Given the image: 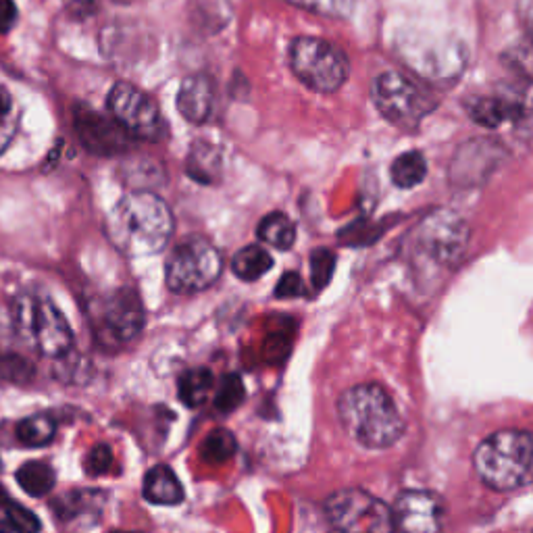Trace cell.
Listing matches in <instances>:
<instances>
[{
    "label": "cell",
    "instance_id": "1",
    "mask_svg": "<svg viewBox=\"0 0 533 533\" xmlns=\"http://www.w3.org/2000/svg\"><path fill=\"white\" fill-rule=\"evenodd\" d=\"M167 202L146 190L125 194L107 217L109 240L128 257L157 255L173 236Z\"/></svg>",
    "mask_w": 533,
    "mask_h": 533
},
{
    "label": "cell",
    "instance_id": "2",
    "mask_svg": "<svg viewBox=\"0 0 533 533\" xmlns=\"http://www.w3.org/2000/svg\"><path fill=\"white\" fill-rule=\"evenodd\" d=\"M338 417L346 434L363 448H390L404 434V419L394 400L377 384L346 390L338 400Z\"/></svg>",
    "mask_w": 533,
    "mask_h": 533
},
{
    "label": "cell",
    "instance_id": "3",
    "mask_svg": "<svg viewBox=\"0 0 533 533\" xmlns=\"http://www.w3.org/2000/svg\"><path fill=\"white\" fill-rule=\"evenodd\" d=\"M475 471L496 492H513L533 484V431L504 429L479 444Z\"/></svg>",
    "mask_w": 533,
    "mask_h": 533
},
{
    "label": "cell",
    "instance_id": "4",
    "mask_svg": "<svg viewBox=\"0 0 533 533\" xmlns=\"http://www.w3.org/2000/svg\"><path fill=\"white\" fill-rule=\"evenodd\" d=\"M17 334L48 359H61L73 346V332L65 315L46 296L23 292L13 300Z\"/></svg>",
    "mask_w": 533,
    "mask_h": 533
},
{
    "label": "cell",
    "instance_id": "5",
    "mask_svg": "<svg viewBox=\"0 0 533 533\" xmlns=\"http://www.w3.org/2000/svg\"><path fill=\"white\" fill-rule=\"evenodd\" d=\"M371 98L377 111L402 130L417 128L438 105L434 94L400 71L379 73L371 84Z\"/></svg>",
    "mask_w": 533,
    "mask_h": 533
},
{
    "label": "cell",
    "instance_id": "6",
    "mask_svg": "<svg viewBox=\"0 0 533 533\" xmlns=\"http://www.w3.org/2000/svg\"><path fill=\"white\" fill-rule=\"evenodd\" d=\"M290 67L304 86L321 94L340 90L350 71L342 48L313 36H302L292 42Z\"/></svg>",
    "mask_w": 533,
    "mask_h": 533
},
{
    "label": "cell",
    "instance_id": "7",
    "mask_svg": "<svg viewBox=\"0 0 533 533\" xmlns=\"http://www.w3.org/2000/svg\"><path fill=\"white\" fill-rule=\"evenodd\" d=\"M396 50L406 67H411L423 80L450 82L459 78L467 65L465 46L452 38L411 32L398 38Z\"/></svg>",
    "mask_w": 533,
    "mask_h": 533
},
{
    "label": "cell",
    "instance_id": "8",
    "mask_svg": "<svg viewBox=\"0 0 533 533\" xmlns=\"http://www.w3.org/2000/svg\"><path fill=\"white\" fill-rule=\"evenodd\" d=\"M223 271L219 250L202 236L186 238L167 259L165 279L171 292L196 294L211 288Z\"/></svg>",
    "mask_w": 533,
    "mask_h": 533
},
{
    "label": "cell",
    "instance_id": "9",
    "mask_svg": "<svg viewBox=\"0 0 533 533\" xmlns=\"http://www.w3.org/2000/svg\"><path fill=\"white\" fill-rule=\"evenodd\" d=\"M325 515L342 533H394V513L365 490H340L325 500Z\"/></svg>",
    "mask_w": 533,
    "mask_h": 533
},
{
    "label": "cell",
    "instance_id": "10",
    "mask_svg": "<svg viewBox=\"0 0 533 533\" xmlns=\"http://www.w3.org/2000/svg\"><path fill=\"white\" fill-rule=\"evenodd\" d=\"M469 227L454 211L429 213L417 230V252L436 267H454L467 250Z\"/></svg>",
    "mask_w": 533,
    "mask_h": 533
},
{
    "label": "cell",
    "instance_id": "11",
    "mask_svg": "<svg viewBox=\"0 0 533 533\" xmlns=\"http://www.w3.org/2000/svg\"><path fill=\"white\" fill-rule=\"evenodd\" d=\"M107 107L111 111V117L134 140L159 142L167 134L165 119L155 100L128 82H117L111 88Z\"/></svg>",
    "mask_w": 533,
    "mask_h": 533
},
{
    "label": "cell",
    "instance_id": "12",
    "mask_svg": "<svg viewBox=\"0 0 533 533\" xmlns=\"http://www.w3.org/2000/svg\"><path fill=\"white\" fill-rule=\"evenodd\" d=\"M73 130L84 148L96 157L125 155L134 142V138L113 117L98 113L84 103L73 107Z\"/></svg>",
    "mask_w": 533,
    "mask_h": 533
},
{
    "label": "cell",
    "instance_id": "13",
    "mask_svg": "<svg viewBox=\"0 0 533 533\" xmlns=\"http://www.w3.org/2000/svg\"><path fill=\"white\" fill-rule=\"evenodd\" d=\"M98 338L105 344H128L144 327V309L138 294L130 288L113 292L98 311Z\"/></svg>",
    "mask_w": 533,
    "mask_h": 533
},
{
    "label": "cell",
    "instance_id": "14",
    "mask_svg": "<svg viewBox=\"0 0 533 533\" xmlns=\"http://www.w3.org/2000/svg\"><path fill=\"white\" fill-rule=\"evenodd\" d=\"M465 107L469 117L484 128H498L504 121L521 123L533 115V82L504 88L492 96H475Z\"/></svg>",
    "mask_w": 533,
    "mask_h": 533
},
{
    "label": "cell",
    "instance_id": "15",
    "mask_svg": "<svg viewBox=\"0 0 533 533\" xmlns=\"http://www.w3.org/2000/svg\"><path fill=\"white\" fill-rule=\"evenodd\" d=\"M392 513L398 533H440L446 509L440 496L409 490L396 498Z\"/></svg>",
    "mask_w": 533,
    "mask_h": 533
},
{
    "label": "cell",
    "instance_id": "16",
    "mask_svg": "<svg viewBox=\"0 0 533 533\" xmlns=\"http://www.w3.org/2000/svg\"><path fill=\"white\" fill-rule=\"evenodd\" d=\"M504 150L494 140H469L452 159L450 180L454 186H479L500 165Z\"/></svg>",
    "mask_w": 533,
    "mask_h": 533
},
{
    "label": "cell",
    "instance_id": "17",
    "mask_svg": "<svg viewBox=\"0 0 533 533\" xmlns=\"http://www.w3.org/2000/svg\"><path fill=\"white\" fill-rule=\"evenodd\" d=\"M213 100H215V86L213 80L207 75H190L180 86L177 92V111L182 113V117L194 125H202L213 111Z\"/></svg>",
    "mask_w": 533,
    "mask_h": 533
},
{
    "label": "cell",
    "instance_id": "18",
    "mask_svg": "<svg viewBox=\"0 0 533 533\" xmlns=\"http://www.w3.org/2000/svg\"><path fill=\"white\" fill-rule=\"evenodd\" d=\"M144 498L150 504L175 506L184 500V488L169 467L157 465L144 477Z\"/></svg>",
    "mask_w": 533,
    "mask_h": 533
},
{
    "label": "cell",
    "instance_id": "19",
    "mask_svg": "<svg viewBox=\"0 0 533 533\" xmlns=\"http://www.w3.org/2000/svg\"><path fill=\"white\" fill-rule=\"evenodd\" d=\"M186 173L190 180L209 186L215 184L221 175V152L217 146L198 140L190 146L186 159Z\"/></svg>",
    "mask_w": 533,
    "mask_h": 533
},
{
    "label": "cell",
    "instance_id": "20",
    "mask_svg": "<svg viewBox=\"0 0 533 533\" xmlns=\"http://www.w3.org/2000/svg\"><path fill=\"white\" fill-rule=\"evenodd\" d=\"M271 269L273 257L259 244H250L238 250L232 259V271L242 282H257L259 277H263Z\"/></svg>",
    "mask_w": 533,
    "mask_h": 533
},
{
    "label": "cell",
    "instance_id": "21",
    "mask_svg": "<svg viewBox=\"0 0 533 533\" xmlns=\"http://www.w3.org/2000/svg\"><path fill=\"white\" fill-rule=\"evenodd\" d=\"M257 238L277 250H290L296 242V225L284 213H269L259 221Z\"/></svg>",
    "mask_w": 533,
    "mask_h": 533
},
{
    "label": "cell",
    "instance_id": "22",
    "mask_svg": "<svg viewBox=\"0 0 533 533\" xmlns=\"http://www.w3.org/2000/svg\"><path fill=\"white\" fill-rule=\"evenodd\" d=\"M17 477V484L21 486V490L25 494H30L34 498H42L46 496L50 490L55 488V469L50 467L48 463L42 461H32V463H25L17 469L15 473Z\"/></svg>",
    "mask_w": 533,
    "mask_h": 533
},
{
    "label": "cell",
    "instance_id": "23",
    "mask_svg": "<svg viewBox=\"0 0 533 533\" xmlns=\"http://www.w3.org/2000/svg\"><path fill=\"white\" fill-rule=\"evenodd\" d=\"M390 175H392L394 186H398L402 190H411L425 180L427 161L419 150H409V152H404V155L394 159V163L390 167Z\"/></svg>",
    "mask_w": 533,
    "mask_h": 533
},
{
    "label": "cell",
    "instance_id": "24",
    "mask_svg": "<svg viewBox=\"0 0 533 533\" xmlns=\"http://www.w3.org/2000/svg\"><path fill=\"white\" fill-rule=\"evenodd\" d=\"M213 390V373L205 367L190 369L180 377V386H177V394H180V400L190 406V409H196V406H202L209 400V394Z\"/></svg>",
    "mask_w": 533,
    "mask_h": 533
},
{
    "label": "cell",
    "instance_id": "25",
    "mask_svg": "<svg viewBox=\"0 0 533 533\" xmlns=\"http://www.w3.org/2000/svg\"><path fill=\"white\" fill-rule=\"evenodd\" d=\"M236 450L238 442L230 429H215L200 444L202 461L209 465H223L225 461L232 459Z\"/></svg>",
    "mask_w": 533,
    "mask_h": 533
},
{
    "label": "cell",
    "instance_id": "26",
    "mask_svg": "<svg viewBox=\"0 0 533 533\" xmlns=\"http://www.w3.org/2000/svg\"><path fill=\"white\" fill-rule=\"evenodd\" d=\"M55 431H57V425L53 419L46 417V415H34V417L23 419L17 425V438L25 446L42 448V446L53 442Z\"/></svg>",
    "mask_w": 533,
    "mask_h": 533
},
{
    "label": "cell",
    "instance_id": "27",
    "mask_svg": "<svg viewBox=\"0 0 533 533\" xmlns=\"http://www.w3.org/2000/svg\"><path fill=\"white\" fill-rule=\"evenodd\" d=\"M0 506H3L7 523L11 525L13 533H40L42 531V523L38 521V517L30 509H25V506L13 502L3 490H0Z\"/></svg>",
    "mask_w": 533,
    "mask_h": 533
},
{
    "label": "cell",
    "instance_id": "28",
    "mask_svg": "<svg viewBox=\"0 0 533 533\" xmlns=\"http://www.w3.org/2000/svg\"><path fill=\"white\" fill-rule=\"evenodd\" d=\"M246 398V388L238 373H227L215 394V406L221 413H234Z\"/></svg>",
    "mask_w": 533,
    "mask_h": 533
},
{
    "label": "cell",
    "instance_id": "29",
    "mask_svg": "<svg viewBox=\"0 0 533 533\" xmlns=\"http://www.w3.org/2000/svg\"><path fill=\"white\" fill-rule=\"evenodd\" d=\"M336 271V255L327 248H317L311 255V282L315 290H323L332 282Z\"/></svg>",
    "mask_w": 533,
    "mask_h": 533
},
{
    "label": "cell",
    "instance_id": "30",
    "mask_svg": "<svg viewBox=\"0 0 533 533\" xmlns=\"http://www.w3.org/2000/svg\"><path fill=\"white\" fill-rule=\"evenodd\" d=\"M290 3L325 17H348L354 7V0H290Z\"/></svg>",
    "mask_w": 533,
    "mask_h": 533
},
{
    "label": "cell",
    "instance_id": "31",
    "mask_svg": "<svg viewBox=\"0 0 533 533\" xmlns=\"http://www.w3.org/2000/svg\"><path fill=\"white\" fill-rule=\"evenodd\" d=\"M84 467H86V473L92 475V477H100L111 471L113 467V450L111 446L107 444H98L94 446L84 459Z\"/></svg>",
    "mask_w": 533,
    "mask_h": 533
},
{
    "label": "cell",
    "instance_id": "32",
    "mask_svg": "<svg viewBox=\"0 0 533 533\" xmlns=\"http://www.w3.org/2000/svg\"><path fill=\"white\" fill-rule=\"evenodd\" d=\"M304 294H307V286L296 271L284 273L275 286V298H298Z\"/></svg>",
    "mask_w": 533,
    "mask_h": 533
},
{
    "label": "cell",
    "instance_id": "33",
    "mask_svg": "<svg viewBox=\"0 0 533 533\" xmlns=\"http://www.w3.org/2000/svg\"><path fill=\"white\" fill-rule=\"evenodd\" d=\"M17 21L15 0H0V34H9Z\"/></svg>",
    "mask_w": 533,
    "mask_h": 533
},
{
    "label": "cell",
    "instance_id": "34",
    "mask_svg": "<svg viewBox=\"0 0 533 533\" xmlns=\"http://www.w3.org/2000/svg\"><path fill=\"white\" fill-rule=\"evenodd\" d=\"M517 17L527 36L533 40V0H517Z\"/></svg>",
    "mask_w": 533,
    "mask_h": 533
},
{
    "label": "cell",
    "instance_id": "35",
    "mask_svg": "<svg viewBox=\"0 0 533 533\" xmlns=\"http://www.w3.org/2000/svg\"><path fill=\"white\" fill-rule=\"evenodd\" d=\"M11 111H13V96L9 94L7 88L0 86V125L7 123Z\"/></svg>",
    "mask_w": 533,
    "mask_h": 533
},
{
    "label": "cell",
    "instance_id": "36",
    "mask_svg": "<svg viewBox=\"0 0 533 533\" xmlns=\"http://www.w3.org/2000/svg\"><path fill=\"white\" fill-rule=\"evenodd\" d=\"M0 533H13V529H11V525H9V523L0 521Z\"/></svg>",
    "mask_w": 533,
    "mask_h": 533
},
{
    "label": "cell",
    "instance_id": "37",
    "mask_svg": "<svg viewBox=\"0 0 533 533\" xmlns=\"http://www.w3.org/2000/svg\"><path fill=\"white\" fill-rule=\"evenodd\" d=\"M334 533H342V531H338V529H334Z\"/></svg>",
    "mask_w": 533,
    "mask_h": 533
},
{
    "label": "cell",
    "instance_id": "38",
    "mask_svg": "<svg viewBox=\"0 0 533 533\" xmlns=\"http://www.w3.org/2000/svg\"><path fill=\"white\" fill-rule=\"evenodd\" d=\"M113 533H123V531H113Z\"/></svg>",
    "mask_w": 533,
    "mask_h": 533
}]
</instances>
